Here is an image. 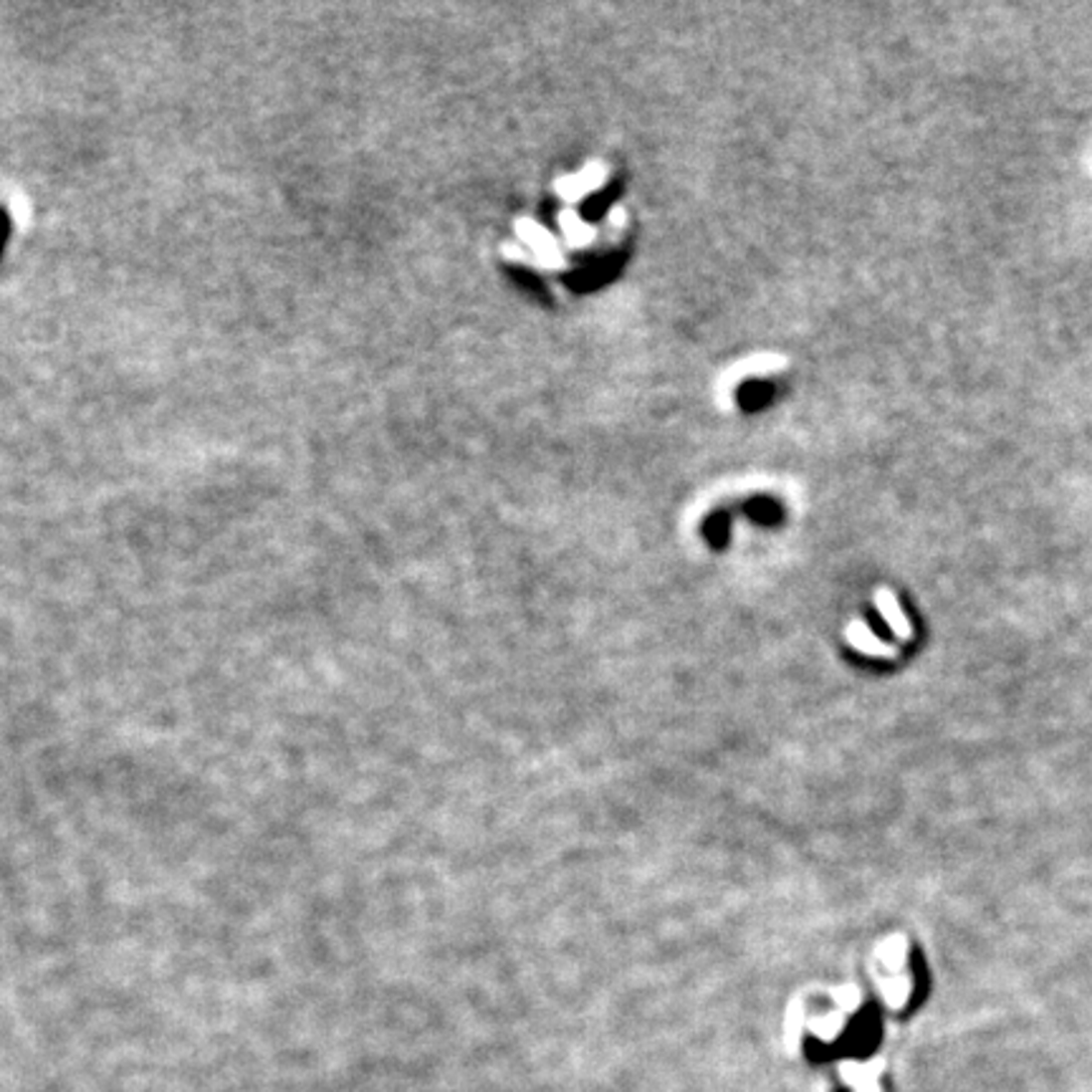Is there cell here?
Listing matches in <instances>:
<instances>
[{
	"mask_svg": "<svg viewBox=\"0 0 1092 1092\" xmlns=\"http://www.w3.org/2000/svg\"><path fill=\"white\" fill-rule=\"evenodd\" d=\"M875 605H877V610H880V615H883L885 623H888V628L893 630L895 635H898L900 640H910L913 628H910V623L905 620L903 610H900V605H898V600H895L893 592H890V590L877 592Z\"/></svg>",
	"mask_w": 1092,
	"mask_h": 1092,
	"instance_id": "1",
	"label": "cell"
}]
</instances>
